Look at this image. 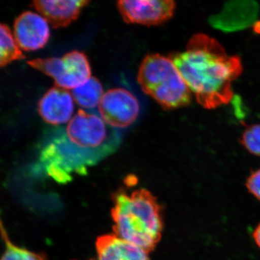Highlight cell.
Masks as SVG:
<instances>
[{
  "label": "cell",
  "mask_w": 260,
  "mask_h": 260,
  "mask_svg": "<svg viewBox=\"0 0 260 260\" xmlns=\"http://www.w3.org/2000/svg\"><path fill=\"white\" fill-rule=\"evenodd\" d=\"M254 30L260 34V22H256L254 24Z\"/></svg>",
  "instance_id": "obj_18"
},
{
  "label": "cell",
  "mask_w": 260,
  "mask_h": 260,
  "mask_svg": "<svg viewBox=\"0 0 260 260\" xmlns=\"http://www.w3.org/2000/svg\"><path fill=\"white\" fill-rule=\"evenodd\" d=\"M27 63L52 78L56 87L65 90H73L91 78L88 57L79 51H70L61 58L36 59Z\"/></svg>",
  "instance_id": "obj_5"
},
{
  "label": "cell",
  "mask_w": 260,
  "mask_h": 260,
  "mask_svg": "<svg viewBox=\"0 0 260 260\" xmlns=\"http://www.w3.org/2000/svg\"><path fill=\"white\" fill-rule=\"evenodd\" d=\"M241 143L249 153L260 156V124L248 126L243 133Z\"/></svg>",
  "instance_id": "obj_14"
},
{
  "label": "cell",
  "mask_w": 260,
  "mask_h": 260,
  "mask_svg": "<svg viewBox=\"0 0 260 260\" xmlns=\"http://www.w3.org/2000/svg\"><path fill=\"white\" fill-rule=\"evenodd\" d=\"M90 0H32L34 8L54 28L68 26Z\"/></svg>",
  "instance_id": "obj_10"
},
{
  "label": "cell",
  "mask_w": 260,
  "mask_h": 260,
  "mask_svg": "<svg viewBox=\"0 0 260 260\" xmlns=\"http://www.w3.org/2000/svg\"><path fill=\"white\" fill-rule=\"evenodd\" d=\"M116 236L151 251L161 239V208L150 191H121L114 197L112 211Z\"/></svg>",
  "instance_id": "obj_3"
},
{
  "label": "cell",
  "mask_w": 260,
  "mask_h": 260,
  "mask_svg": "<svg viewBox=\"0 0 260 260\" xmlns=\"http://www.w3.org/2000/svg\"><path fill=\"white\" fill-rule=\"evenodd\" d=\"M248 191L260 201V169L253 172L246 182Z\"/></svg>",
  "instance_id": "obj_16"
},
{
  "label": "cell",
  "mask_w": 260,
  "mask_h": 260,
  "mask_svg": "<svg viewBox=\"0 0 260 260\" xmlns=\"http://www.w3.org/2000/svg\"><path fill=\"white\" fill-rule=\"evenodd\" d=\"M253 239L255 242L256 245L260 249V223L259 225L256 226L255 230L253 232Z\"/></svg>",
  "instance_id": "obj_17"
},
{
  "label": "cell",
  "mask_w": 260,
  "mask_h": 260,
  "mask_svg": "<svg viewBox=\"0 0 260 260\" xmlns=\"http://www.w3.org/2000/svg\"><path fill=\"white\" fill-rule=\"evenodd\" d=\"M117 8L126 23L153 26L174 16L175 0H117Z\"/></svg>",
  "instance_id": "obj_7"
},
{
  "label": "cell",
  "mask_w": 260,
  "mask_h": 260,
  "mask_svg": "<svg viewBox=\"0 0 260 260\" xmlns=\"http://www.w3.org/2000/svg\"><path fill=\"white\" fill-rule=\"evenodd\" d=\"M169 58L202 107L216 109L232 101L233 83L242 74V60L229 55L218 41L206 34H195L185 51Z\"/></svg>",
  "instance_id": "obj_2"
},
{
  "label": "cell",
  "mask_w": 260,
  "mask_h": 260,
  "mask_svg": "<svg viewBox=\"0 0 260 260\" xmlns=\"http://www.w3.org/2000/svg\"><path fill=\"white\" fill-rule=\"evenodd\" d=\"M38 111L43 120L51 125L67 123L74 112L73 95L68 90L53 87L39 101Z\"/></svg>",
  "instance_id": "obj_9"
},
{
  "label": "cell",
  "mask_w": 260,
  "mask_h": 260,
  "mask_svg": "<svg viewBox=\"0 0 260 260\" xmlns=\"http://www.w3.org/2000/svg\"><path fill=\"white\" fill-rule=\"evenodd\" d=\"M138 81L142 90L164 109L186 107L191 91L169 56L148 54L140 64Z\"/></svg>",
  "instance_id": "obj_4"
},
{
  "label": "cell",
  "mask_w": 260,
  "mask_h": 260,
  "mask_svg": "<svg viewBox=\"0 0 260 260\" xmlns=\"http://www.w3.org/2000/svg\"><path fill=\"white\" fill-rule=\"evenodd\" d=\"M137 98L124 88H112L103 95L99 112L103 120L113 128H125L133 124L140 114Z\"/></svg>",
  "instance_id": "obj_6"
},
{
  "label": "cell",
  "mask_w": 260,
  "mask_h": 260,
  "mask_svg": "<svg viewBox=\"0 0 260 260\" xmlns=\"http://www.w3.org/2000/svg\"><path fill=\"white\" fill-rule=\"evenodd\" d=\"M49 24L39 13L27 11L19 15L13 26V35L19 47L30 51L45 47L50 37Z\"/></svg>",
  "instance_id": "obj_8"
},
{
  "label": "cell",
  "mask_w": 260,
  "mask_h": 260,
  "mask_svg": "<svg viewBox=\"0 0 260 260\" xmlns=\"http://www.w3.org/2000/svg\"><path fill=\"white\" fill-rule=\"evenodd\" d=\"M5 245L2 260H47L40 254L15 246L9 241H6Z\"/></svg>",
  "instance_id": "obj_15"
},
{
  "label": "cell",
  "mask_w": 260,
  "mask_h": 260,
  "mask_svg": "<svg viewBox=\"0 0 260 260\" xmlns=\"http://www.w3.org/2000/svg\"><path fill=\"white\" fill-rule=\"evenodd\" d=\"M96 251L99 260H149L148 251L116 234L99 237Z\"/></svg>",
  "instance_id": "obj_11"
},
{
  "label": "cell",
  "mask_w": 260,
  "mask_h": 260,
  "mask_svg": "<svg viewBox=\"0 0 260 260\" xmlns=\"http://www.w3.org/2000/svg\"><path fill=\"white\" fill-rule=\"evenodd\" d=\"M102 83L94 77L71 90L75 103L84 109H94L99 105L104 95Z\"/></svg>",
  "instance_id": "obj_12"
},
{
  "label": "cell",
  "mask_w": 260,
  "mask_h": 260,
  "mask_svg": "<svg viewBox=\"0 0 260 260\" xmlns=\"http://www.w3.org/2000/svg\"><path fill=\"white\" fill-rule=\"evenodd\" d=\"M119 143L117 132L101 116L80 109L64 129H58L46 141L39 162L49 177L64 184L114 153Z\"/></svg>",
  "instance_id": "obj_1"
},
{
  "label": "cell",
  "mask_w": 260,
  "mask_h": 260,
  "mask_svg": "<svg viewBox=\"0 0 260 260\" xmlns=\"http://www.w3.org/2000/svg\"><path fill=\"white\" fill-rule=\"evenodd\" d=\"M0 32H1L0 64L2 68L6 67L13 61L25 59V54L22 52L21 49L19 47L14 35L12 34L9 27L4 23H2Z\"/></svg>",
  "instance_id": "obj_13"
}]
</instances>
